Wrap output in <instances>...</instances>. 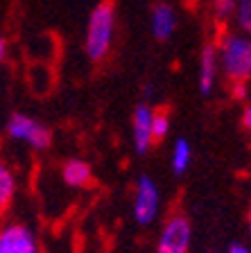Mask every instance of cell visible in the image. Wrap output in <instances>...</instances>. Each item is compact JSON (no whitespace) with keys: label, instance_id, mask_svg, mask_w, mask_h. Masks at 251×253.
<instances>
[{"label":"cell","instance_id":"obj_21","mask_svg":"<svg viewBox=\"0 0 251 253\" xmlns=\"http://www.w3.org/2000/svg\"><path fill=\"white\" fill-rule=\"evenodd\" d=\"M204 253H222V251H204Z\"/></svg>","mask_w":251,"mask_h":253},{"label":"cell","instance_id":"obj_2","mask_svg":"<svg viewBox=\"0 0 251 253\" xmlns=\"http://www.w3.org/2000/svg\"><path fill=\"white\" fill-rule=\"evenodd\" d=\"M217 47L220 73L231 84H247L251 79V37L242 32H222Z\"/></svg>","mask_w":251,"mask_h":253},{"label":"cell","instance_id":"obj_15","mask_svg":"<svg viewBox=\"0 0 251 253\" xmlns=\"http://www.w3.org/2000/svg\"><path fill=\"white\" fill-rule=\"evenodd\" d=\"M238 0H210V14L217 23H226L233 21V14H236Z\"/></svg>","mask_w":251,"mask_h":253},{"label":"cell","instance_id":"obj_8","mask_svg":"<svg viewBox=\"0 0 251 253\" xmlns=\"http://www.w3.org/2000/svg\"><path fill=\"white\" fill-rule=\"evenodd\" d=\"M220 79V59H217V47L215 43H206L199 52V68H197V86L204 97H210L217 88Z\"/></svg>","mask_w":251,"mask_h":253},{"label":"cell","instance_id":"obj_1","mask_svg":"<svg viewBox=\"0 0 251 253\" xmlns=\"http://www.w3.org/2000/svg\"><path fill=\"white\" fill-rule=\"evenodd\" d=\"M115 16L113 0H100L91 9L84 32V52L93 63H102L111 54L115 41Z\"/></svg>","mask_w":251,"mask_h":253},{"label":"cell","instance_id":"obj_20","mask_svg":"<svg viewBox=\"0 0 251 253\" xmlns=\"http://www.w3.org/2000/svg\"><path fill=\"white\" fill-rule=\"evenodd\" d=\"M247 233H249V240H251V201H249V208H247Z\"/></svg>","mask_w":251,"mask_h":253},{"label":"cell","instance_id":"obj_14","mask_svg":"<svg viewBox=\"0 0 251 253\" xmlns=\"http://www.w3.org/2000/svg\"><path fill=\"white\" fill-rule=\"evenodd\" d=\"M233 23H236L238 32L251 37V0H238L236 14H233Z\"/></svg>","mask_w":251,"mask_h":253},{"label":"cell","instance_id":"obj_19","mask_svg":"<svg viewBox=\"0 0 251 253\" xmlns=\"http://www.w3.org/2000/svg\"><path fill=\"white\" fill-rule=\"evenodd\" d=\"M7 50H9V45H7V39L0 34V66L5 63V59H7Z\"/></svg>","mask_w":251,"mask_h":253},{"label":"cell","instance_id":"obj_9","mask_svg":"<svg viewBox=\"0 0 251 253\" xmlns=\"http://www.w3.org/2000/svg\"><path fill=\"white\" fill-rule=\"evenodd\" d=\"M177 9L167 2H156L150 11V30L156 41H170L177 32Z\"/></svg>","mask_w":251,"mask_h":253},{"label":"cell","instance_id":"obj_18","mask_svg":"<svg viewBox=\"0 0 251 253\" xmlns=\"http://www.w3.org/2000/svg\"><path fill=\"white\" fill-rule=\"evenodd\" d=\"M224 253H251V244H245V242H233L229 244Z\"/></svg>","mask_w":251,"mask_h":253},{"label":"cell","instance_id":"obj_10","mask_svg":"<svg viewBox=\"0 0 251 253\" xmlns=\"http://www.w3.org/2000/svg\"><path fill=\"white\" fill-rule=\"evenodd\" d=\"M61 181L75 190L89 188L93 183V168L82 158H68L61 165Z\"/></svg>","mask_w":251,"mask_h":253},{"label":"cell","instance_id":"obj_11","mask_svg":"<svg viewBox=\"0 0 251 253\" xmlns=\"http://www.w3.org/2000/svg\"><path fill=\"white\" fill-rule=\"evenodd\" d=\"M16 192H18V179L16 172L5 158L0 156V215H5L9 211V206L14 204Z\"/></svg>","mask_w":251,"mask_h":253},{"label":"cell","instance_id":"obj_5","mask_svg":"<svg viewBox=\"0 0 251 253\" xmlns=\"http://www.w3.org/2000/svg\"><path fill=\"white\" fill-rule=\"evenodd\" d=\"M193 247V224L183 212L167 215L154 244V253H190Z\"/></svg>","mask_w":251,"mask_h":253},{"label":"cell","instance_id":"obj_17","mask_svg":"<svg viewBox=\"0 0 251 253\" xmlns=\"http://www.w3.org/2000/svg\"><path fill=\"white\" fill-rule=\"evenodd\" d=\"M240 122H242V129H245L247 133H251V104H247L245 109H242Z\"/></svg>","mask_w":251,"mask_h":253},{"label":"cell","instance_id":"obj_12","mask_svg":"<svg viewBox=\"0 0 251 253\" xmlns=\"http://www.w3.org/2000/svg\"><path fill=\"white\" fill-rule=\"evenodd\" d=\"M190 165H193V145L188 138H177L170 149V168L177 176H183L190 169Z\"/></svg>","mask_w":251,"mask_h":253},{"label":"cell","instance_id":"obj_3","mask_svg":"<svg viewBox=\"0 0 251 253\" xmlns=\"http://www.w3.org/2000/svg\"><path fill=\"white\" fill-rule=\"evenodd\" d=\"M5 133L14 142H21L34 152H46L52 145V131L41 120L27 116V113H21V111H16L7 118Z\"/></svg>","mask_w":251,"mask_h":253},{"label":"cell","instance_id":"obj_4","mask_svg":"<svg viewBox=\"0 0 251 253\" xmlns=\"http://www.w3.org/2000/svg\"><path fill=\"white\" fill-rule=\"evenodd\" d=\"M161 212V190L150 174H141L134 183L131 199V217L138 226H152Z\"/></svg>","mask_w":251,"mask_h":253},{"label":"cell","instance_id":"obj_6","mask_svg":"<svg viewBox=\"0 0 251 253\" xmlns=\"http://www.w3.org/2000/svg\"><path fill=\"white\" fill-rule=\"evenodd\" d=\"M0 253H41L39 235L25 221H7L0 226Z\"/></svg>","mask_w":251,"mask_h":253},{"label":"cell","instance_id":"obj_13","mask_svg":"<svg viewBox=\"0 0 251 253\" xmlns=\"http://www.w3.org/2000/svg\"><path fill=\"white\" fill-rule=\"evenodd\" d=\"M170 125H172V120H170V111H167V106H158V109L152 111V138H154V145H156L158 140H165L167 133H170Z\"/></svg>","mask_w":251,"mask_h":253},{"label":"cell","instance_id":"obj_16","mask_svg":"<svg viewBox=\"0 0 251 253\" xmlns=\"http://www.w3.org/2000/svg\"><path fill=\"white\" fill-rule=\"evenodd\" d=\"M231 95H233L236 100H247V95H249V86L247 84H231Z\"/></svg>","mask_w":251,"mask_h":253},{"label":"cell","instance_id":"obj_7","mask_svg":"<svg viewBox=\"0 0 251 253\" xmlns=\"http://www.w3.org/2000/svg\"><path fill=\"white\" fill-rule=\"evenodd\" d=\"M152 106L147 102L136 104L134 113H131V147L138 156H145L150 149L154 147L152 138Z\"/></svg>","mask_w":251,"mask_h":253}]
</instances>
